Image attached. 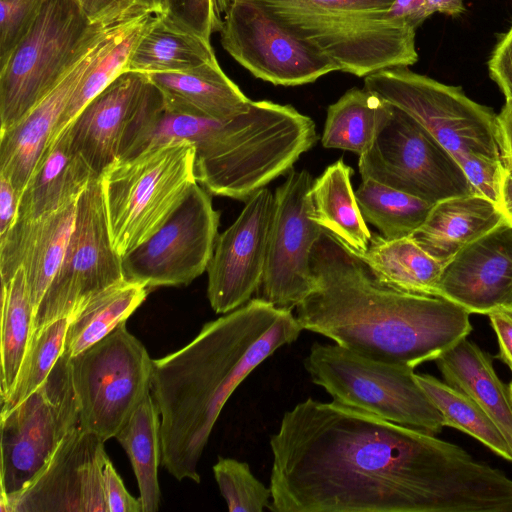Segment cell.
Returning <instances> with one entry per match:
<instances>
[{"label": "cell", "instance_id": "obj_48", "mask_svg": "<svg viewBox=\"0 0 512 512\" xmlns=\"http://www.w3.org/2000/svg\"><path fill=\"white\" fill-rule=\"evenodd\" d=\"M86 15L91 19H97L114 8L133 0H77Z\"/></svg>", "mask_w": 512, "mask_h": 512}, {"label": "cell", "instance_id": "obj_32", "mask_svg": "<svg viewBox=\"0 0 512 512\" xmlns=\"http://www.w3.org/2000/svg\"><path fill=\"white\" fill-rule=\"evenodd\" d=\"M115 438L131 461L138 482L142 511H158L161 496L158 467L162 457L160 414L150 392Z\"/></svg>", "mask_w": 512, "mask_h": 512}, {"label": "cell", "instance_id": "obj_47", "mask_svg": "<svg viewBox=\"0 0 512 512\" xmlns=\"http://www.w3.org/2000/svg\"><path fill=\"white\" fill-rule=\"evenodd\" d=\"M506 223L512 226V172L505 169L496 203Z\"/></svg>", "mask_w": 512, "mask_h": 512}, {"label": "cell", "instance_id": "obj_25", "mask_svg": "<svg viewBox=\"0 0 512 512\" xmlns=\"http://www.w3.org/2000/svg\"><path fill=\"white\" fill-rule=\"evenodd\" d=\"M496 203L479 195L435 203L410 238L443 266L461 249L504 223Z\"/></svg>", "mask_w": 512, "mask_h": 512}, {"label": "cell", "instance_id": "obj_42", "mask_svg": "<svg viewBox=\"0 0 512 512\" xmlns=\"http://www.w3.org/2000/svg\"><path fill=\"white\" fill-rule=\"evenodd\" d=\"M103 481L108 512H143L140 499L126 490L109 458L103 467Z\"/></svg>", "mask_w": 512, "mask_h": 512}, {"label": "cell", "instance_id": "obj_35", "mask_svg": "<svg viewBox=\"0 0 512 512\" xmlns=\"http://www.w3.org/2000/svg\"><path fill=\"white\" fill-rule=\"evenodd\" d=\"M415 379L441 413L444 426L458 429L512 462V448L496 424L466 394L429 374Z\"/></svg>", "mask_w": 512, "mask_h": 512}, {"label": "cell", "instance_id": "obj_18", "mask_svg": "<svg viewBox=\"0 0 512 512\" xmlns=\"http://www.w3.org/2000/svg\"><path fill=\"white\" fill-rule=\"evenodd\" d=\"M104 441L75 428L19 492L0 496L1 512H108Z\"/></svg>", "mask_w": 512, "mask_h": 512}, {"label": "cell", "instance_id": "obj_4", "mask_svg": "<svg viewBox=\"0 0 512 512\" xmlns=\"http://www.w3.org/2000/svg\"><path fill=\"white\" fill-rule=\"evenodd\" d=\"M317 139L314 121L293 106L251 100L234 118L213 120L195 146L196 180L211 195L246 202L289 172Z\"/></svg>", "mask_w": 512, "mask_h": 512}, {"label": "cell", "instance_id": "obj_40", "mask_svg": "<svg viewBox=\"0 0 512 512\" xmlns=\"http://www.w3.org/2000/svg\"><path fill=\"white\" fill-rule=\"evenodd\" d=\"M165 3L166 13L205 38L210 40L212 33L218 32L212 0H165Z\"/></svg>", "mask_w": 512, "mask_h": 512}, {"label": "cell", "instance_id": "obj_31", "mask_svg": "<svg viewBox=\"0 0 512 512\" xmlns=\"http://www.w3.org/2000/svg\"><path fill=\"white\" fill-rule=\"evenodd\" d=\"M148 288L125 279L90 299L70 317L64 353L76 356L112 332L146 299Z\"/></svg>", "mask_w": 512, "mask_h": 512}, {"label": "cell", "instance_id": "obj_15", "mask_svg": "<svg viewBox=\"0 0 512 512\" xmlns=\"http://www.w3.org/2000/svg\"><path fill=\"white\" fill-rule=\"evenodd\" d=\"M218 32L222 47L235 61L273 85H304L340 71L253 0H231Z\"/></svg>", "mask_w": 512, "mask_h": 512}, {"label": "cell", "instance_id": "obj_38", "mask_svg": "<svg viewBox=\"0 0 512 512\" xmlns=\"http://www.w3.org/2000/svg\"><path fill=\"white\" fill-rule=\"evenodd\" d=\"M213 474L229 511L261 512L269 508L271 489L253 475L248 463L219 457Z\"/></svg>", "mask_w": 512, "mask_h": 512}, {"label": "cell", "instance_id": "obj_19", "mask_svg": "<svg viewBox=\"0 0 512 512\" xmlns=\"http://www.w3.org/2000/svg\"><path fill=\"white\" fill-rule=\"evenodd\" d=\"M274 209V195L262 188L218 235L208 264L207 296L216 313L226 314L252 299L260 288Z\"/></svg>", "mask_w": 512, "mask_h": 512}, {"label": "cell", "instance_id": "obj_21", "mask_svg": "<svg viewBox=\"0 0 512 512\" xmlns=\"http://www.w3.org/2000/svg\"><path fill=\"white\" fill-rule=\"evenodd\" d=\"M78 200L34 220H17L0 236L1 283L22 268L36 312L65 256Z\"/></svg>", "mask_w": 512, "mask_h": 512}, {"label": "cell", "instance_id": "obj_2", "mask_svg": "<svg viewBox=\"0 0 512 512\" xmlns=\"http://www.w3.org/2000/svg\"><path fill=\"white\" fill-rule=\"evenodd\" d=\"M311 267L314 287L296 307L299 324L360 356L415 369L435 361L473 329L463 307L380 282L325 229Z\"/></svg>", "mask_w": 512, "mask_h": 512}, {"label": "cell", "instance_id": "obj_17", "mask_svg": "<svg viewBox=\"0 0 512 512\" xmlns=\"http://www.w3.org/2000/svg\"><path fill=\"white\" fill-rule=\"evenodd\" d=\"M306 170H290L276 189L261 298L292 310L312 291L311 254L323 228L313 218L311 187Z\"/></svg>", "mask_w": 512, "mask_h": 512}, {"label": "cell", "instance_id": "obj_10", "mask_svg": "<svg viewBox=\"0 0 512 512\" xmlns=\"http://www.w3.org/2000/svg\"><path fill=\"white\" fill-rule=\"evenodd\" d=\"M94 21L77 0L44 1L28 34L0 66L1 130L18 123L55 86Z\"/></svg>", "mask_w": 512, "mask_h": 512}, {"label": "cell", "instance_id": "obj_45", "mask_svg": "<svg viewBox=\"0 0 512 512\" xmlns=\"http://www.w3.org/2000/svg\"><path fill=\"white\" fill-rule=\"evenodd\" d=\"M20 194L12 183L0 175V236L6 234L18 217Z\"/></svg>", "mask_w": 512, "mask_h": 512}, {"label": "cell", "instance_id": "obj_52", "mask_svg": "<svg viewBox=\"0 0 512 512\" xmlns=\"http://www.w3.org/2000/svg\"><path fill=\"white\" fill-rule=\"evenodd\" d=\"M501 161L503 163L504 168L506 170L512 172V155L506 156V157H502Z\"/></svg>", "mask_w": 512, "mask_h": 512}, {"label": "cell", "instance_id": "obj_27", "mask_svg": "<svg viewBox=\"0 0 512 512\" xmlns=\"http://www.w3.org/2000/svg\"><path fill=\"white\" fill-rule=\"evenodd\" d=\"M218 62L209 39L168 13L153 14L127 64L144 75L181 72Z\"/></svg>", "mask_w": 512, "mask_h": 512}, {"label": "cell", "instance_id": "obj_49", "mask_svg": "<svg viewBox=\"0 0 512 512\" xmlns=\"http://www.w3.org/2000/svg\"><path fill=\"white\" fill-rule=\"evenodd\" d=\"M433 13L457 15L465 10L464 0H426Z\"/></svg>", "mask_w": 512, "mask_h": 512}, {"label": "cell", "instance_id": "obj_51", "mask_svg": "<svg viewBox=\"0 0 512 512\" xmlns=\"http://www.w3.org/2000/svg\"><path fill=\"white\" fill-rule=\"evenodd\" d=\"M230 2L231 0H212L214 15L218 25V31L220 29L222 17Z\"/></svg>", "mask_w": 512, "mask_h": 512}, {"label": "cell", "instance_id": "obj_24", "mask_svg": "<svg viewBox=\"0 0 512 512\" xmlns=\"http://www.w3.org/2000/svg\"><path fill=\"white\" fill-rule=\"evenodd\" d=\"M146 76L159 91L165 108L178 113L228 120L247 111L251 102L218 62Z\"/></svg>", "mask_w": 512, "mask_h": 512}, {"label": "cell", "instance_id": "obj_8", "mask_svg": "<svg viewBox=\"0 0 512 512\" xmlns=\"http://www.w3.org/2000/svg\"><path fill=\"white\" fill-rule=\"evenodd\" d=\"M364 87L419 122L463 169L472 159H501L496 114L471 100L460 87L446 85L408 67L364 77Z\"/></svg>", "mask_w": 512, "mask_h": 512}, {"label": "cell", "instance_id": "obj_29", "mask_svg": "<svg viewBox=\"0 0 512 512\" xmlns=\"http://www.w3.org/2000/svg\"><path fill=\"white\" fill-rule=\"evenodd\" d=\"M356 255L383 284L408 293L437 297L443 265L410 237L387 240L372 233L367 249Z\"/></svg>", "mask_w": 512, "mask_h": 512}, {"label": "cell", "instance_id": "obj_12", "mask_svg": "<svg viewBox=\"0 0 512 512\" xmlns=\"http://www.w3.org/2000/svg\"><path fill=\"white\" fill-rule=\"evenodd\" d=\"M148 14L126 5L95 19L86 41L55 86L18 123L0 131V175L20 195L75 90L129 29Z\"/></svg>", "mask_w": 512, "mask_h": 512}, {"label": "cell", "instance_id": "obj_50", "mask_svg": "<svg viewBox=\"0 0 512 512\" xmlns=\"http://www.w3.org/2000/svg\"><path fill=\"white\" fill-rule=\"evenodd\" d=\"M143 8L157 14L166 12L165 0H133Z\"/></svg>", "mask_w": 512, "mask_h": 512}, {"label": "cell", "instance_id": "obj_11", "mask_svg": "<svg viewBox=\"0 0 512 512\" xmlns=\"http://www.w3.org/2000/svg\"><path fill=\"white\" fill-rule=\"evenodd\" d=\"M78 426L70 356L63 352L37 390L0 414V496L22 490Z\"/></svg>", "mask_w": 512, "mask_h": 512}, {"label": "cell", "instance_id": "obj_37", "mask_svg": "<svg viewBox=\"0 0 512 512\" xmlns=\"http://www.w3.org/2000/svg\"><path fill=\"white\" fill-rule=\"evenodd\" d=\"M153 14L155 13L145 16L131 27L121 40L89 71L71 96L54 133L59 132L71 123L93 98L118 76L127 71L129 58Z\"/></svg>", "mask_w": 512, "mask_h": 512}, {"label": "cell", "instance_id": "obj_22", "mask_svg": "<svg viewBox=\"0 0 512 512\" xmlns=\"http://www.w3.org/2000/svg\"><path fill=\"white\" fill-rule=\"evenodd\" d=\"M146 75L126 71L93 98L71 122V137L97 176L119 158L130 125L145 101Z\"/></svg>", "mask_w": 512, "mask_h": 512}, {"label": "cell", "instance_id": "obj_28", "mask_svg": "<svg viewBox=\"0 0 512 512\" xmlns=\"http://www.w3.org/2000/svg\"><path fill=\"white\" fill-rule=\"evenodd\" d=\"M353 169L339 159L312 183L313 218L355 254L364 252L369 231L351 185Z\"/></svg>", "mask_w": 512, "mask_h": 512}, {"label": "cell", "instance_id": "obj_13", "mask_svg": "<svg viewBox=\"0 0 512 512\" xmlns=\"http://www.w3.org/2000/svg\"><path fill=\"white\" fill-rule=\"evenodd\" d=\"M359 156L362 179L435 204L476 194L457 160L419 122L397 107Z\"/></svg>", "mask_w": 512, "mask_h": 512}, {"label": "cell", "instance_id": "obj_39", "mask_svg": "<svg viewBox=\"0 0 512 512\" xmlns=\"http://www.w3.org/2000/svg\"><path fill=\"white\" fill-rule=\"evenodd\" d=\"M45 0H0V66L28 34Z\"/></svg>", "mask_w": 512, "mask_h": 512}, {"label": "cell", "instance_id": "obj_44", "mask_svg": "<svg viewBox=\"0 0 512 512\" xmlns=\"http://www.w3.org/2000/svg\"><path fill=\"white\" fill-rule=\"evenodd\" d=\"M432 14L426 0H394L388 10L391 20L415 30Z\"/></svg>", "mask_w": 512, "mask_h": 512}, {"label": "cell", "instance_id": "obj_36", "mask_svg": "<svg viewBox=\"0 0 512 512\" xmlns=\"http://www.w3.org/2000/svg\"><path fill=\"white\" fill-rule=\"evenodd\" d=\"M70 317L58 319L32 335L17 380L10 395L1 402L4 414L37 390L64 352Z\"/></svg>", "mask_w": 512, "mask_h": 512}, {"label": "cell", "instance_id": "obj_1", "mask_svg": "<svg viewBox=\"0 0 512 512\" xmlns=\"http://www.w3.org/2000/svg\"><path fill=\"white\" fill-rule=\"evenodd\" d=\"M273 512H512V479L464 449L308 398L270 436Z\"/></svg>", "mask_w": 512, "mask_h": 512}, {"label": "cell", "instance_id": "obj_41", "mask_svg": "<svg viewBox=\"0 0 512 512\" xmlns=\"http://www.w3.org/2000/svg\"><path fill=\"white\" fill-rule=\"evenodd\" d=\"M488 69L505 98L512 99V25L495 46Z\"/></svg>", "mask_w": 512, "mask_h": 512}, {"label": "cell", "instance_id": "obj_53", "mask_svg": "<svg viewBox=\"0 0 512 512\" xmlns=\"http://www.w3.org/2000/svg\"><path fill=\"white\" fill-rule=\"evenodd\" d=\"M508 391H509L510 401H511V404H512V380H511V382L508 385Z\"/></svg>", "mask_w": 512, "mask_h": 512}, {"label": "cell", "instance_id": "obj_7", "mask_svg": "<svg viewBox=\"0 0 512 512\" xmlns=\"http://www.w3.org/2000/svg\"><path fill=\"white\" fill-rule=\"evenodd\" d=\"M303 365L311 381L336 403L435 436L444 427L441 413L416 381L413 368L318 342L310 347Z\"/></svg>", "mask_w": 512, "mask_h": 512}, {"label": "cell", "instance_id": "obj_43", "mask_svg": "<svg viewBox=\"0 0 512 512\" xmlns=\"http://www.w3.org/2000/svg\"><path fill=\"white\" fill-rule=\"evenodd\" d=\"M497 336L499 358L512 372V306H503L487 314Z\"/></svg>", "mask_w": 512, "mask_h": 512}, {"label": "cell", "instance_id": "obj_34", "mask_svg": "<svg viewBox=\"0 0 512 512\" xmlns=\"http://www.w3.org/2000/svg\"><path fill=\"white\" fill-rule=\"evenodd\" d=\"M355 196L365 222L387 240L410 237L434 205L372 179H362Z\"/></svg>", "mask_w": 512, "mask_h": 512}, {"label": "cell", "instance_id": "obj_46", "mask_svg": "<svg viewBox=\"0 0 512 512\" xmlns=\"http://www.w3.org/2000/svg\"><path fill=\"white\" fill-rule=\"evenodd\" d=\"M495 136L501 158L512 155V99H506L505 105L496 115Z\"/></svg>", "mask_w": 512, "mask_h": 512}, {"label": "cell", "instance_id": "obj_20", "mask_svg": "<svg viewBox=\"0 0 512 512\" xmlns=\"http://www.w3.org/2000/svg\"><path fill=\"white\" fill-rule=\"evenodd\" d=\"M437 297L470 314L512 306V226L502 223L451 258L443 266Z\"/></svg>", "mask_w": 512, "mask_h": 512}, {"label": "cell", "instance_id": "obj_16", "mask_svg": "<svg viewBox=\"0 0 512 512\" xmlns=\"http://www.w3.org/2000/svg\"><path fill=\"white\" fill-rule=\"evenodd\" d=\"M210 195L196 183L153 236L122 256L124 279L149 289L188 285L203 274L213 256L220 220Z\"/></svg>", "mask_w": 512, "mask_h": 512}, {"label": "cell", "instance_id": "obj_9", "mask_svg": "<svg viewBox=\"0 0 512 512\" xmlns=\"http://www.w3.org/2000/svg\"><path fill=\"white\" fill-rule=\"evenodd\" d=\"M70 372L79 427L105 442L115 437L150 392L153 359L124 322L70 357Z\"/></svg>", "mask_w": 512, "mask_h": 512}, {"label": "cell", "instance_id": "obj_14", "mask_svg": "<svg viewBox=\"0 0 512 512\" xmlns=\"http://www.w3.org/2000/svg\"><path fill=\"white\" fill-rule=\"evenodd\" d=\"M123 279L122 257L112 244L101 178L97 177L78 199L65 256L37 307L32 335L58 319L73 316L94 296Z\"/></svg>", "mask_w": 512, "mask_h": 512}, {"label": "cell", "instance_id": "obj_30", "mask_svg": "<svg viewBox=\"0 0 512 512\" xmlns=\"http://www.w3.org/2000/svg\"><path fill=\"white\" fill-rule=\"evenodd\" d=\"M392 110L391 104L365 87L351 88L328 107L322 145L360 156L372 145Z\"/></svg>", "mask_w": 512, "mask_h": 512}, {"label": "cell", "instance_id": "obj_5", "mask_svg": "<svg viewBox=\"0 0 512 512\" xmlns=\"http://www.w3.org/2000/svg\"><path fill=\"white\" fill-rule=\"evenodd\" d=\"M253 1L340 71L366 77L418 60L416 30L388 16L394 0Z\"/></svg>", "mask_w": 512, "mask_h": 512}, {"label": "cell", "instance_id": "obj_3", "mask_svg": "<svg viewBox=\"0 0 512 512\" xmlns=\"http://www.w3.org/2000/svg\"><path fill=\"white\" fill-rule=\"evenodd\" d=\"M302 330L292 310L257 297L205 323L183 348L153 360L150 393L160 414L161 465L173 477L200 483L198 465L225 403Z\"/></svg>", "mask_w": 512, "mask_h": 512}, {"label": "cell", "instance_id": "obj_6", "mask_svg": "<svg viewBox=\"0 0 512 512\" xmlns=\"http://www.w3.org/2000/svg\"><path fill=\"white\" fill-rule=\"evenodd\" d=\"M196 149L187 140L150 146L101 174L112 244L122 257L153 236L198 183Z\"/></svg>", "mask_w": 512, "mask_h": 512}, {"label": "cell", "instance_id": "obj_33", "mask_svg": "<svg viewBox=\"0 0 512 512\" xmlns=\"http://www.w3.org/2000/svg\"><path fill=\"white\" fill-rule=\"evenodd\" d=\"M0 398L4 401L17 380L33 333L35 310L22 268L1 283Z\"/></svg>", "mask_w": 512, "mask_h": 512}, {"label": "cell", "instance_id": "obj_26", "mask_svg": "<svg viewBox=\"0 0 512 512\" xmlns=\"http://www.w3.org/2000/svg\"><path fill=\"white\" fill-rule=\"evenodd\" d=\"M436 365L446 383L470 397L501 430L512 448V404L491 355L464 338L442 353Z\"/></svg>", "mask_w": 512, "mask_h": 512}, {"label": "cell", "instance_id": "obj_23", "mask_svg": "<svg viewBox=\"0 0 512 512\" xmlns=\"http://www.w3.org/2000/svg\"><path fill=\"white\" fill-rule=\"evenodd\" d=\"M97 177L74 146L69 123L52 135L39 158L20 195L17 220L38 219L78 200Z\"/></svg>", "mask_w": 512, "mask_h": 512}]
</instances>
